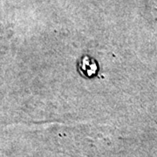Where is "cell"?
<instances>
[{"instance_id":"1","label":"cell","mask_w":157,"mask_h":157,"mask_svg":"<svg viewBox=\"0 0 157 157\" xmlns=\"http://www.w3.org/2000/svg\"><path fill=\"white\" fill-rule=\"evenodd\" d=\"M80 68H81L82 73H84L85 75H87L88 77L94 75L97 70V67L94 61H91V59L87 57H86L82 59Z\"/></svg>"}]
</instances>
